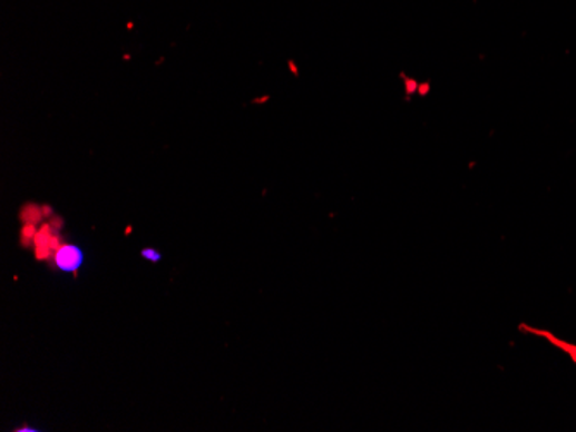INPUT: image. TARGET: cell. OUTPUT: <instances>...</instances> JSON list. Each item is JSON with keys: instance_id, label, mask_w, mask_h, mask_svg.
<instances>
[{"instance_id": "obj_3", "label": "cell", "mask_w": 576, "mask_h": 432, "mask_svg": "<svg viewBox=\"0 0 576 432\" xmlns=\"http://www.w3.org/2000/svg\"><path fill=\"white\" fill-rule=\"evenodd\" d=\"M23 219L27 220L28 224L37 223L40 219V210L35 209L33 213L23 214Z\"/></svg>"}, {"instance_id": "obj_1", "label": "cell", "mask_w": 576, "mask_h": 432, "mask_svg": "<svg viewBox=\"0 0 576 432\" xmlns=\"http://www.w3.org/2000/svg\"><path fill=\"white\" fill-rule=\"evenodd\" d=\"M81 262H84V254L75 245H65L56 254V264H58L59 269L66 271V273H75L81 266Z\"/></svg>"}, {"instance_id": "obj_2", "label": "cell", "mask_w": 576, "mask_h": 432, "mask_svg": "<svg viewBox=\"0 0 576 432\" xmlns=\"http://www.w3.org/2000/svg\"><path fill=\"white\" fill-rule=\"evenodd\" d=\"M141 257L147 258V261L150 262L160 261L159 252L154 251V248H144V251H141Z\"/></svg>"}, {"instance_id": "obj_4", "label": "cell", "mask_w": 576, "mask_h": 432, "mask_svg": "<svg viewBox=\"0 0 576 432\" xmlns=\"http://www.w3.org/2000/svg\"><path fill=\"white\" fill-rule=\"evenodd\" d=\"M33 235L35 228L31 224H28L27 228L23 229V236H27V242H30V239L33 238Z\"/></svg>"}]
</instances>
